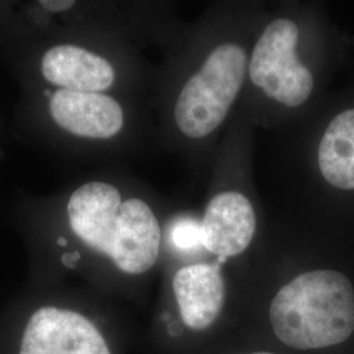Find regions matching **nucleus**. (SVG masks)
<instances>
[{"instance_id": "8", "label": "nucleus", "mask_w": 354, "mask_h": 354, "mask_svg": "<svg viewBox=\"0 0 354 354\" xmlns=\"http://www.w3.org/2000/svg\"><path fill=\"white\" fill-rule=\"evenodd\" d=\"M172 288L187 327L203 330L219 317L225 304V281L219 266H184L177 270Z\"/></svg>"}, {"instance_id": "6", "label": "nucleus", "mask_w": 354, "mask_h": 354, "mask_svg": "<svg viewBox=\"0 0 354 354\" xmlns=\"http://www.w3.org/2000/svg\"><path fill=\"white\" fill-rule=\"evenodd\" d=\"M256 213L251 200L238 190H223L209 201L200 227L201 244L219 259L235 257L252 243Z\"/></svg>"}, {"instance_id": "3", "label": "nucleus", "mask_w": 354, "mask_h": 354, "mask_svg": "<svg viewBox=\"0 0 354 354\" xmlns=\"http://www.w3.org/2000/svg\"><path fill=\"white\" fill-rule=\"evenodd\" d=\"M248 67L245 49L232 41L216 45L188 77L175 104V122L188 140L218 130L241 93Z\"/></svg>"}, {"instance_id": "7", "label": "nucleus", "mask_w": 354, "mask_h": 354, "mask_svg": "<svg viewBox=\"0 0 354 354\" xmlns=\"http://www.w3.org/2000/svg\"><path fill=\"white\" fill-rule=\"evenodd\" d=\"M50 113L64 130L86 138H112L124 127V111L100 92L58 89L50 97Z\"/></svg>"}, {"instance_id": "2", "label": "nucleus", "mask_w": 354, "mask_h": 354, "mask_svg": "<svg viewBox=\"0 0 354 354\" xmlns=\"http://www.w3.org/2000/svg\"><path fill=\"white\" fill-rule=\"evenodd\" d=\"M269 315L274 335L294 349L342 344L354 332L353 285L337 270L304 272L279 289Z\"/></svg>"}, {"instance_id": "5", "label": "nucleus", "mask_w": 354, "mask_h": 354, "mask_svg": "<svg viewBox=\"0 0 354 354\" xmlns=\"http://www.w3.org/2000/svg\"><path fill=\"white\" fill-rule=\"evenodd\" d=\"M19 354H112L93 323L82 314L42 307L26 324Z\"/></svg>"}, {"instance_id": "9", "label": "nucleus", "mask_w": 354, "mask_h": 354, "mask_svg": "<svg viewBox=\"0 0 354 354\" xmlns=\"http://www.w3.org/2000/svg\"><path fill=\"white\" fill-rule=\"evenodd\" d=\"M41 70L48 82L79 92H102L113 84L115 76L105 58L74 45L46 51Z\"/></svg>"}, {"instance_id": "1", "label": "nucleus", "mask_w": 354, "mask_h": 354, "mask_svg": "<svg viewBox=\"0 0 354 354\" xmlns=\"http://www.w3.org/2000/svg\"><path fill=\"white\" fill-rule=\"evenodd\" d=\"M67 213L76 236L108 256L124 273L138 276L156 264L162 232L156 215L145 201H122L112 184L93 181L73 193Z\"/></svg>"}, {"instance_id": "13", "label": "nucleus", "mask_w": 354, "mask_h": 354, "mask_svg": "<svg viewBox=\"0 0 354 354\" xmlns=\"http://www.w3.org/2000/svg\"><path fill=\"white\" fill-rule=\"evenodd\" d=\"M58 243H59V244H66V241H64V239H59Z\"/></svg>"}, {"instance_id": "4", "label": "nucleus", "mask_w": 354, "mask_h": 354, "mask_svg": "<svg viewBox=\"0 0 354 354\" xmlns=\"http://www.w3.org/2000/svg\"><path fill=\"white\" fill-rule=\"evenodd\" d=\"M298 41L297 23L277 17L266 26L248 58L247 74L253 86L288 108L304 105L315 87L311 70L298 57Z\"/></svg>"}, {"instance_id": "10", "label": "nucleus", "mask_w": 354, "mask_h": 354, "mask_svg": "<svg viewBox=\"0 0 354 354\" xmlns=\"http://www.w3.org/2000/svg\"><path fill=\"white\" fill-rule=\"evenodd\" d=\"M317 167L332 187L354 190V108L329 122L317 146Z\"/></svg>"}, {"instance_id": "11", "label": "nucleus", "mask_w": 354, "mask_h": 354, "mask_svg": "<svg viewBox=\"0 0 354 354\" xmlns=\"http://www.w3.org/2000/svg\"><path fill=\"white\" fill-rule=\"evenodd\" d=\"M39 4L50 12H62V11L71 8L75 4V1H71V0H50V1L42 0V1H39Z\"/></svg>"}, {"instance_id": "12", "label": "nucleus", "mask_w": 354, "mask_h": 354, "mask_svg": "<svg viewBox=\"0 0 354 354\" xmlns=\"http://www.w3.org/2000/svg\"><path fill=\"white\" fill-rule=\"evenodd\" d=\"M245 354H276V353H270V352H254V353H245Z\"/></svg>"}]
</instances>
